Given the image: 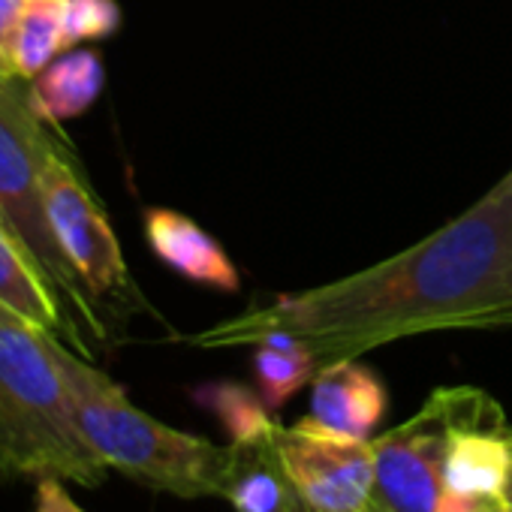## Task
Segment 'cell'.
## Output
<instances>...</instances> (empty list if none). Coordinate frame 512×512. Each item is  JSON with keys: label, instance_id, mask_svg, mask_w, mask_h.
Masks as SVG:
<instances>
[{"label": "cell", "instance_id": "7", "mask_svg": "<svg viewBox=\"0 0 512 512\" xmlns=\"http://www.w3.org/2000/svg\"><path fill=\"white\" fill-rule=\"evenodd\" d=\"M275 455L290 488L317 512H374V449L371 440L338 437L308 416L275 425Z\"/></svg>", "mask_w": 512, "mask_h": 512}, {"label": "cell", "instance_id": "21", "mask_svg": "<svg viewBox=\"0 0 512 512\" xmlns=\"http://www.w3.org/2000/svg\"><path fill=\"white\" fill-rule=\"evenodd\" d=\"M287 512H317V509H314V506H308V503H305V500H302V497H299V494H296V491L290 488V500H287Z\"/></svg>", "mask_w": 512, "mask_h": 512}, {"label": "cell", "instance_id": "12", "mask_svg": "<svg viewBox=\"0 0 512 512\" xmlns=\"http://www.w3.org/2000/svg\"><path fill=\"white\" fill-rule=\"evenodd\" d=\"M106 85L103 58L91 49L58 55L28 88V106L43 124H64L85 115Z\"/></svg>", "mask_w": 512, "mask_h": 512}, {"label": "cell", "instance_id": "17", "mask_svg": "<svg viewBox=\"0 0 512 512\" xmlns=\"http://www.w3.org/2000/svg\"><path fill=\"white\" fill-rule=\"evenodd\" d=\"M67 52L88 40L112 37L121 28V10L115 0H61Z\"/></svg>", "mask_w": 512, "mask_h": 512}, {"label": "cell", "instance_id": "1", "mask_svg": "<svg viewBox=\"0 0 512 512\" xmlns=\"http://www.w3.org/2000/svg\"><path fill=\"white\" fill-rule=\"evenodd\" d=\"M512 329V169L467 211L389 260L332 284L253 302L190 344L290 341L317 368L431 332Z\"/></svg>", "mask_w": 512, "mask_h": 512}, {"label": "cell", "instance_id": "13", "mask_svg": "<svg viewBox=\"0 0 512 512\" xmlns=\"http://www.w3.org/2000/svg\"><path fill=\"white\" fill-rule=\"evenodd\" d=\"M232 449L235 473L226 500L235 506V512H287L290 482L281 470L272 437L253 443H232Z\"/></svg>", "mask_w": 512, "mask_h": 512}, {"label": "cell", "instance_id": "8", "mask_svg": "<svg viewBox=\"0 0 512 512\" xmlns=\"http://www.w3.org/2000/svg\"><path fill=\"white\" fill-rule=\"evenodd\" d=\"M443 491L509 506L512 428L503 407L476 386H458V410L443 464Z\"/></svg>", "mask_w": 512, "mask_h": 512}, {"label": "cell", "instance_id": "10", "mask_svg": "<svg viewBox=\"0 0 512 512\" xmlns=\"http://www.w3.org/2000/svg\"><path fill=\"white\" fill-rule=\"evenodd\" d=\"M145 238L154 256L175 275L211 287L217 293H238L241 275L223 244L208 235L196 220L175 208H148L145 211Z\"/></svg>", "mask_w": 512, "mask_h": 512}, {"label": "cell", "instance_id": "5", "mask_svg": "<svg viewBox=\"0 0 512 512\" xmlns=\"http://www.w3.org/2000/svg\"><path fill=\"white\" fill-rule=\"evenodd\" d=\"M43 205L64 260L88 290L103 320L112 314L127 320L136 311H148V302L130 278L127 260L106 211L97 205L88 184L82 181L76 166L58 151V145L49 151L43 169Z\"/></svg>", "mask_w": 512, "mask_h": 512}, {"label": "cell", "instance_id": "14", "mask_svg": "<svg viewBox=\"0 0 512 512\" xmlns=\"http://www.w3.org/2000/svg\"><path fill=\"white\" fill-rule=\"evenodd\" d=\"M67 52L61 0H28L22 16L16 46H13V73L16 79L34 82L58 55Z\"/></svg>", "mask_w": 512, "mask_h": 512}, {"label": "cell", "instance_id": "16", "mask_svg": "<svg viewBox=\"0 0 512 512\" xmlns=\"http://www.w3.org/2000/svg\"><path fill=\"white\" fill-rule=\"evenodd\" d=\"M253 371L260 398L269 410H281L296 392H302L317 377V362L302 347H253Z\"/></svg>", "mask_w": 512, "mask_h": 512}, {"label": "cell", "instance_id": "19", "mask_svg": "<svg viewBox=\"0 0 512 512\" xmlns=\"http://www.w3.org/2000/svg\"><path fill=\"white\" fill-rule=\"evenodd\" d=\"M34 512H85L64 488V479H40Z\"/></svg>", "mask_w": 512, "mask_h": 512}, {"label": "cell", "instance_id": "18", "mask_svg": "<svg viewBox=\"0 0 512 512\" xmlns=\"http://www.w3.org/2000/svg\"><path fill=\"white\" fill-rule=\"evenodd\" d=\"M28 10V0H0V76L13 73V46H16V34L22 25V16Z\"/></svg>", "mask_w": 512, "mask_h": 512}, {"label": "cell", "instance_id": "15", "mask_svg": "<svg viewBox=\"0 0 512 512\" xmlns=\"http://www.w3.org/2000/svg\"><path fill=\"white\" fill-rule=\"evenodd\" d=\"M196 401L220 419V425L229 431L232 443L266 440V437H272V431L278 425L269 416L272 410L266 407V401L238 383H208V386L196 389Z\"/></svg>", "mask_w": 512, "mask_h": 512}, {"label": "cell", "instance_id": "3", "mask_svg": "<svg viewBox=\"0 0 512 512\" xmlns=\"http://www.w3.org/2000/svg\"><path fill=\"white\" fill-rule=\"evenodd\" d=\"M55 338L0 305V482L100 485L109 467L85 443Z\"/></svg>", "mask_w": 512, "mask_h": 512}, {"label": "cell", "instance_id": "4", "mask_svg": "<svg viewBox=\"0 0 512 512\" xmlns=\"http://www.w3.org/2000/svg\"><path fill=\"white\" fill-rule=\"evenodd\" d=\"M55 142L28 106V91L16 79L0 76V223L37 260L76 332V353L91 359V341H109V326L88 290L64 260L43 205V169Z\"/></svg>", "mask_w": 512, "mask_h": 512}, {"label": "cell", "instance_id": "20", "mask_svg": "<svg viewBox=\"0 0 512 512\" xmlns=\"http://www.w3.org/2000/svg\"><path fill=\"white\" fill-rule=\"evenodd\" d=\"M437 512H512V506H503L494 500H467V497H455L443 491Z\"/></svg>", "mask_w": 512, "mask_h": 512}, {"label": "cell", "instance_id": "11", "mask_svg": "<svg viewBox=\"0 0 512 512\" xmlns=\"http://www.w3.org/2000/svg\"><path fill=\"white\" fill-rule=\"evenodd\" d=\"M0 305L76 350V332L55 287L28 247L0 223Z\"/></svg>", "mask_w": 512, "mask_h": 512}, {"label": "cell", "instance_id": "6", "mask_svg": "<svg viewBox=\"0 0 512 512\" xmlns=\"http://www.w3.org/2000/svg\"><path fill=\"white\" fill-rule=\"evenodd\" d=\"M458 386L434 389L419 413L371 440L374 503L383 512H437Z\"/></svg>", "mask_w": 512, "mask_h": 512}, {"label": "cell", "instance_id": "2", "mask_svg": "<svg viewBox=\"0 0 512 512\" xmlns=\"http://www.w3.org/2000/svg\"><path fill=\"white\" fill-rule=\"evenodd\" d=\"M55 356L70 389L76 425L109 470L181 500H226L235 473L232 443L220 446L148 416L109 374L61 338H55Z\"/></svg>", "mask_w": 512, "mask_h": 512}, {"label": "cell", "instance_id": "9", "mask_svg": "<svg viewBox=\"0 0 512 512\" xmlns=\"http://www.w3.org/2000/svg\"><path fill=\"white\" fill-rule=\"evenodd\" d=\"M386 404L389 398L383 380L359 359H341L323 365L311 380L308 419L338 437L371 440Z\"/></svg>", "mask_w": 512, "mask_h": 512}]
</instances>
